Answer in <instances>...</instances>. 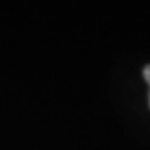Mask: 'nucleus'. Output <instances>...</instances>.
Listing matches in <instances>:
<instances>
[{
    "mask_svg": "<svg viewBox=\"0 0 150 150\" xmlns=\"http://www.w3.org/2000/svg\"><path fill=\"white\" fill-rule=\"evenodd\" d=\"M144 78H146L147 83L150 84V64L146 66V69H144Z\"/></svg>",
    "mask_w": 150,
    "mask_h": 150,
    "instance_id": "obj_1",
    "label": "nucleus"
}]
</instances>
